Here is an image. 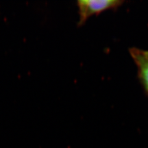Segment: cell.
<instances>
[{
    "label": "cell",
    "instance_id": "3957f363",
    "mask_svg": "<svg viewBox=\"0 0 148 148\" xmlns=\"http://www.w3.org/2000/svg\"><path fill=\"white\" fill-rule=\"evenodd\" d=\"M143 52H144L145 55L148 57V51H143Z\"/></svg>",
    "mask_w": 148,
    "mask_h": 148
},
{
    "label": "cell",
    "instance_id": "7a4b0ae2",
    "mask_svg": "<svg viewBox=\"0 0 148 148\" xmlns=\"http://www.w3.org/2000/svg\"><path fill=\"white\" fill-rule=\"evenodd\" d=\"M131 54L138 67L143 84L148 91V57L143 50L137 49H132Z\"/></svg>",
    "mask_w": 148,
    "mask_h": 148
},
{
    "label": "cell",
    "instance_id": "6da1fadb",
    "mask_svg": "<svg viewBox=\"0 0 148 148\" xmlns=\"http://www.w3.org/2000/svg\"><path fill=\"white\" fill-rule=\"evenodd\" d=\"M122 1L117 0H79L77 2L78 9V26L85 24L88 18L93 15H98L102 12L119 6Z\"/></svg>",
    "mask_w": 148,
    "mask_h": 148
}]
</instances>
